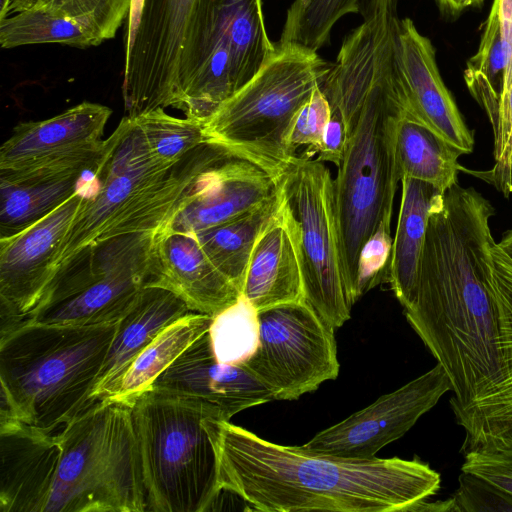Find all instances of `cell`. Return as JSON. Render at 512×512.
<instances>
[{"label":"cell","mask_w":512,"mask_h":512,"mask_svg":"<svg viewBox=\"0 0 512 512\" xmlns=\"http://www.w3.org/2000/svg\"><path fill=\"white\" fill-rule=\"evenodd\" d=\"M260 71L203 123L207 142L285 165L292 123L332 63L296 44L275 43Z\"/></svg>","instance_id":"cell-8"},{"label":"cell","mask_w":512,"mask_h":512,"mask_svg":"<svg viewBox=\"0 0 512 512\" xmlns=\"http://www.w3.org/2000/svg\"><path fill=\"white\" fill-rule=\"evenodd\" d=\"M280 200L281 188L275 198L259 208L193 234L210 261L241 293L255 243Z\"/></svg>","instance_id":"cell-27"},{"label":"cell","mask_w":512,"mask_h":512,"mask_svg":"<svg viewBox=\"0 0 512 512\" xmlns=\"http://www.w3.org/2000/svg\"><path fill=\"white\" fill-rule=\"evenodd\" d=\"M464 153L406 109L395 133V158L400 180L427 182L445 192L455 185Z\"/></svg>","instance_id":"cell-26"},{"label":"cell","mask_w":512,"mask_h":512,"mask_svg":"<svg viewBox=\"0 0 512 512\" xmlns=\"http://www.w3.org/2000/svg\"><path fill=\"white\" fill-rule=\"evenodd\" d=\"M495 209L458 183L432 208L411 299L410 326L446 371L463 454L512 446V414L492 290Z\"/></svg>","instance_id":"cell-1"},{"label":"cell","mask_w":512,"mask_h":512,"mask_svg":"<svg viewBox=\"0 0 512 512\" xmlns=\"http://www.w3.org/2000/svg\"><path fill=\"white\" fill-rule=\"evenodd\" d=\"M401 186L389 283L404 308L415 287L429 214L444 192L427 182L409 177L401 179Z\"/></svg>","instance_id":"cell-25"},{"label":"cell","mask_w":512,"mask_h":512,"mask_svg":"<svg viewBox=\"0 0 512 512\" xmlns=\"http://www.w3.org/2000/svg\"><path fill=\"white\" fill-rule=\"evenodd\" d=\"M448 391H452L450 379L437 363L421 376L320 431L302 448L346 458H374L383 447L406 434Z\"/></svg>","instance_id":"cell-15"},{"label":"cell","mask_w":512,"mask_h":512,"mask_svg":"<svg viewBox=\"0 0 512 512\" xmlns=\"http://www.w3.org/2000/svg\"><path fill=\"white\" fill-rule=\"evenodd\" d=\"M170 167L150 155L136 120L123 117L104 140L102 157L60 247L52 278L81 250L105 240L126 203Z\"/></svg>","instance_id":"cell-12"},{"label":"cell","mask_w":512,"mask_h":512,"mask_svg":"<svg viewBox=\"0 0 512 512\" xmlns=\"http://www.w3.org/2000/svg\"><path fill=\"white\" fill-rule=\"evenodd\" d=\"M204 424L218 458L219 485L264 512H406L440 489L418 459L346 458L265 440L229 421Z\"/></svg>","instance_id":"cell-2"},{"label":"cell","mask_w":512,"mask_h":512,"mask_svg":"<svg viewBox=\"0 0 512 512\" xmlns=\"http://www.w3.org/2000/svg\"><path fill=\"white\" fill-rule=\"evenodd\" d=\"M57 436L60 459L44 512L147 511L131 400H99Z\"/></svg>","instance_id":"cell-6"},{"label":"cell","mask_w":512,"mask_h":512,"mask_svg":"<svg viewBox=\"0 0 512 512\" xmlns=\"http://www.w3.org/2000/svg\"><path fill=\"white\" fill-rule=\"evenodd\" d=\"M411 511H455V507L452 498L432 503H427L426 500H424L414 506Z\"/></svg>","instance_id":"cell-43"},{"label":"cell","mask_w":512,"mask_h":512,"mask_svg":"<svg viewBox=\"0 0 512 512\" xmlns=\"http://www.w3.org/2000/svg\"><path fill=\"white\" fill-rule=\"evenodd\" d=\"M213 316L190 312L164 330L136 357L110 399L130 400L150 389L194 341L209 330Z\"/></svg>","instance_id":"cell-28"},{"label":"cell","mask_w":512,"mask_h":512,"mask_svg":"<svg viewBox=\"0 0 512 512\" xmlns=\"http://www.w3.org/2000/svg\"><path fill=\"white\" fill-rule=\"evenodd\" d=\"M118 321L95 325L24 320L1 335V420L51 432L97 401L92 392Z\"/></svg>","instance_id":"cell-3"},{"label":"cell","mask_w":512,"mask_h":512,"mask_svg":"<svg viewBox=\"0 0 512 512\" xmlns=\"http://www.w3.org/2000/svg\"><path fill=\"white\" fill-rule=\"evenodd\" d=\"M130 400L147 511L211 510L222 490L217 453L204 420H224L221 413L195 397L155 388Z\"/></svg>","instance_id":"cell-5"},{"label":"cell","mask_w":512,"mask_h":512,"mask_svg":"<svg viewBox=\"0 0 512 512\" xmlns=\"http://www.w3.org/2000/svg\"><path fill=\"white\" fill-rule=\"evenodd\" d=\"M392 216H385L375 232L363 245L357 265V285L361 297L382 282H389L393 238Z\"/></svg>","instance_id":"cell-36"},{"label":"cell","mask_w":512,"mask_h":512,"mask_svg":"<svg viewBox=\"0 0 512 512\" xmlns=\"http://www.w3.org/2000/svg\"><path fill=\"white\" fill-rule=\"evenodd\" d=\"M257 313L241 295L235 304L213 316L209 335L219 362L241 365L254 352L259 334Z\"/></svg>","instance_id":"cell-33"},{"label":"cell","mask_w":512,"mask_h":512,"mask_svg":"<svg viewBox=\"0 0 512 512\" xmlns=\"http://www.w3.org/2000/svg\"><path fill=\"white\" fill-rule=\"evenodd\" d=\"M494 2L498 8L502 36L507 54V90L512 82V0H494Z\"/></svg>","instance_id":"cell-41"},{"label":"cell","mask_w":512,"mask_h":512,"mask_svg":"<svg viewBox=\"0 0 512 512\" xmlns=\"http://www.w3.org/2000/svg\"><path fill=\"white\" fill-rule=\"evenodd\" d=\"M0 448L1 512H44L60 459L58 436L20 420H3Z\"/></svg>","instance_id":"cell-20"},{"label":"cell","mask_w":512,"mask_h":512,"mask_svg":"<svg viewBox=\"0 0 512 512\" xmlns=\"http://www.w3.org/2000/svg\"><path fill=\"white\" fill-rule=\"evenodd\" d=\"M455 511H512V497L473 474L459 476V488L452 497Z\"/></svg>","instance_id":"cell-39"},{"label":"cell","mask_w":512,"mask_h":512,"mask_svg":"<svg viewBox=\"0 0 512 512\" xmlns=\"http://www.w3.org/2000/svg\"><path fill=\"white\" fill-rule=\"evenodd\" d=\"M257 316V347L240 366L275 400H296L337 378L334 329L305 300L264 309Z\"/></svg>","instance_id":"cell-11"},{"label":"cell","mask_w":512,"mask_h":512,"mask_svg":"<svg viewBox=\"0 0 512 512\" xmlns=\"http://www.w3.org/2000/svg\"><path fill=\"white\" fill-rule=\"evenodd\" d=\"M222 0H136L125 37L126 116L181 108L198 76Z\"/></svg>","instance_id":"cell-7"},{"label":"cell","mask_w":512,"mask_h":512,"mask_svg":"<svg viewBox=\"0 0 512 512\" xmlns=\"http://www.w3.org/2000/svg\"><path fill=\"white\" fill-rule=\"evenodd\" d=\"M398 49L410 112L464 154L471 153L473 132L441 78L435 49L409 18L400 19Z\"/></svg>","instance_id":"cell-21"},{"label":"cell","mask_w":512,"mask_h":512,"mask_svg":"<svg viewBox=\"0 0 512 512\" xmlns=\"http://www.w3.org/2000/svg\"><path fill=\"white\" fill-rule=\"evenodd\" d=\"M464 456L463 472L484 479L512 497V446L478 448Z\"/></svg>","instance_id":"cell-38"},{"label":"cell","mask_w":512,"mask_h":512,"mask_svg":"<svg viewBox=\"0 0 512 512\" xmlns=\"http://www.w3.org/2000/svg\"><path fill=\"white\" fill-rule=\"evenodd\" d=\"M103 41L77 21L56 14L32 1L0 18L2 48L58 43L74 48L98 46Z\"/></svg>","instance_id":"cell-30"},{"label":"cell","mask_w":512,"mask_h":512,"mask_svg":"<svg viewBox=\"0 0 512 512\" xmlns=\"http://www.w3.org/2000/svg\"><path fill=\"white\" fill-rule=\"evenodd\" d=\"M467 88L497 131L507 84V54L496 3L486 21L477 52L464 70Z\"/></svg>","instance_id":"cell-29"},{"label":"cell","mask_w":512,"mask_h":512,"mask_svg":"<svg viewBox=\"0 0 512 512\" xmlns=\"http://www.w3.org/2000/svg\"><path fill=\"white\" fill-rule=\"evenodd\" d=\"M196 189L156 232L194 234L249 213L275 198L285 165L224 145Z\"/></svg>","instance_id":"cell-14"},{"label":"cell","mask_w":512,"mask_h":512,"mask_svg":"<svg viewBox=\"0 0 512 512\" xmlns=\"http://www.w3.org/2000/svg\"><path fill=\"white\" fill-rule=\"evenodd\" d=\"M68 17L92 31L102 41L115 37L130 12L132 0H31Z\"/></svg>","instance_id":"cell-34"},{"label":"cell","mask_w":512,"mask_h":512,"mask_svg":"<svg viewBox=\"0 0 512 512\" xmlns=\"http://www.w3.org/2000/svg\"><path fill=\"white\" fill-rule=\"evenodd\" d=\"M242 295L257 312L305 300L297 226L282 189L253 248Z\"/></svg>","instance_id":"cell-22"},{"label":"cell","mask_w":512,"mask_h":512,"mask_svg":"<svg viewBox=\"0 0 512 512\" xmlns=\"http://www.w3.org/2000/svg\"><path fill=\"white\" fill-rule=\"evenodd\" d=\"M151 388L195 397L216 408L227 421L240 411L275 400L244 367L217 360L209 330L162 372Z\"/></svg>","instance_id":"cell-18"},{"label":"cell","mask_w":512,"mask_h":512,"mask_svg":"<svg viewBox=\"0 0 512 512\" xmlns=\"http://www.w3.org/2000/svg\"><path fill=\"white\" fill-rule=\"evenodd\" d=\"M490 256L499 344L512 414V258L498 243L491 247Z\"/></svg>","instance_id":"cell-35"},{"label":"cell","mask_w":512,"mask_h":512,"mask_svg":"<svg viewBox=\"0 0 512 512\" xmlns=\"http://www.w3.org/2000/svg\"><path fill=\"white\" fill-rule=\"evenodd\" d=\"M145 286L164 288L192 312L215 316L241 291L210 261L193 234L155 232Z\"/></svg>","instance_id":"cell-19"},{"label":"cell","mask_w":512,"mask_h":512,"mask_svg":"<svg viewBox=\"0 0 512 512\" xmlns=\"http://www.w3.org/2000/svg\"><path fill=\"white\" fill-rule=\"evenodd\" d=\"M439 6L448 13L456 14L464 9L477 6L483 2V0H436Z\"/></svg>","instance_id":"cell-42"},{"label":"cell","mask_w":512,"mask_h":512,"mask_svg":"<svg viewBox=\"0 0 512 512\" xmlns=\"http://www.w3.org/2000/svg\"><path fill=\"white\" fill-rule=\"evenodd\" d=\"M322 83L314 89L292 123L286 141L290 157L296 156L297 148L304 145L309 146L311 154L317 153L331 117V106L322 89Z\"/></svg>","instance_id":"cell-37"},{"label":"cell","mask_w":512,"mask_h":512,"mask_svg":"<svg viewBox=\"0 0 512 512\" xmlns=\"http://www.w3.org/2000/svg\"><path fill=\"white\" fill-rule=\"evenodd\" d=\"M275 48L262 0H222L202 68L180 110L204 123L260 71Z\"/></svg>","instance_id":"cell-13"},{"label":"cell","mask_w":512,"mask_h":512,"mask_svg":"<svg viewBox=\"0 0 512 512\" xmlns=\"http://www.w3.org/2000/svg\"><path fill=\"white\" fill-rule=\"evenodd\" d=\"M144 136L148 151L159 164L170 167L199 145L207 142L203 123L176 118L164 109H155L134 117Z\"/></svg>","instance_id":"cell-32"},{"label":"cell","mask_w":512,"mask_h":512,"mask_svg":"<svg viewBox=\"0 0 512 512\" xmlns=\"http://www.w3.org/2000/svg\"><path fill=\"white\" fill-rule=\"evenodd\" d=\"M85 195L86 188L82 186L35 224L0 238L1 335L22 323L39 302Z\"/></svg>","instance_id":"cell-16"},{"label":"cell","mask_w":512,"mask_h":512,"mask_svg":"<svg viewBox=\"0 0 512 512\" xmlns=\"http://www.w3.org/2000/svg\"><path fill=\"white\" fill-rule=\"evenodd\" d=\"M192 312L173 292L145 286L118 320L101 372L95 383V401L110 398L136 357L167 326Z\"/></svg>","instance_id":"cell-23"},{"label":"cell","mask_w":512,"mask_h":512,"mask_svg":"<svg viewBox=\"0 0 512 512\" xmlns=\"http://www.w3.org/2000/svg\"><path fill=\"white\" fill-rule=\"evenodd\" d=\"M10 0H2L1 5L8 3Z\"/></svg>","instance_id":"cell-45"},{"label":"cell","mask_w":512,"mask_h":512,"mask_svg":"<svg viewBox=\"0 0 512 512\" xmlns=\"http://www.w3.org/2000/svg\"><path fill=\"white\" fill-rule=\"evenodd\" d=\"M154 234L118 235L81 250L54 275L25 320L59 325L118 321L146 285Z\"/></svg>","instance_id":"cell-9"},{"label":"cell","mask_w":512,"mask_h":512,"mask_svg":"<svg viewBox=\"0 0 512 512\" xmlns=\"http://www.w3.org/2000/svg\"><path fill=\"white\" fill-rule=\"evenodd\" d=\"M283 196L295 218L305 301L334 330L350 319L342 276L334 180L330 170L308 155L284 166Z\"/></svg>","instance_id":"cell-10"},{"label":"cell","mask_w":512,"mask_h":512,"mask_svg":"<svg viewBox=\"0 0 512 512\" xmlns=\"http://www.w3.org/2000/svg\"><path fill=\"white\" fill-rule=\"evenodd\" d=\"M498 245L512 258V228L504 232Z\"/></svg>","instance_id":"cell-44"},{"label":"cell","mask_w":512,"mask_h":512,"mask_svg":"<svg viewBox=\"0 0 512 512\" xmlns=\"http://www.w3.org/2000/svg\"><path fill=\"white\" fill-rule=\"evenodd\" d=\"M367 0H295L286 13L279 39L318 52L344 16L362 13Z\"/></svg>","instance_id":"cell-31"},{"label":"cell","mask_w":512,"mask_h":512,"mask_svg":"<svg viewBox=\"0 0 512 512\" xmlns=\"http://www.w3.org/2000/svg\"><path fill=\"white\" fill-rule=\"evenodd\" d=\"M409 109L397 47L386 61L363 103L334 180L342 276L348 302L359 298L360 251L385 216H392L398 183L395 133Z\"/></svg>","instance_id":"cell-4"},{"label":"cell","mask_w":512,"mask_h":512,"mask_svg":"<svg viewBox=\"0 0 512 512\" xmlns=\"http://www.w3.org/2000/svg\"><path fill=\"white\" fill-rule=\"evenodd\" d=\"M112 110L84 101L41 121L16 125L0 149V170L39 168L93 172L102 157Z\"/></svg>","instance_id":"cell-17"},{"label":"cell","mask_w":512,"mask_h":512,"mask_svg":"<svg viewBox=\"0 0 512 512\" xmlns=\"http://www.w3.org/2000/svg\"><path fill=\"white\" fill-rule=\"evenodd\" d=\"M348 133L341 114L331 109L330 120L324 130L316 160L330 162L339 167L346 150Z\"/></svg>","instance_id":"cell-40"},{"label":"cell","mask_w":512,"mask_h":512,"mask_svg":"<svg viewBox=\"0 0 512 512\" xmlns=\"http://www.w3.org/2000/svg\"><path fill=\"white\" fill-rule=\"evenodd\" d=\"M84 170H0V238L35 224L75 194Z\"/></svg>","instance_id":"cell-24"}]
</instances>
